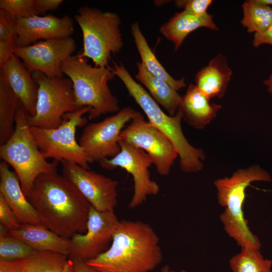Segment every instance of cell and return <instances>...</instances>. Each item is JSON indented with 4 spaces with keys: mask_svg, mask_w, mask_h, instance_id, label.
<instances>
[{
    "mask_svg": "<svg viewBox=\"0 0 272 272\" xmlns=\"http://www.w3.org/2000/svg\"><path fill=\"white\" fill-rule=\"evenodd\" d=\"M27 197L41 224L59 236L70 239L86 231L91 205L63 175L56 172L39 176Z\"/></svg>",
    "mask_w": 272,
    "mask_h": 272,
    "instance_id": "1",
    "label": "cell"
},
{
    "mask_svg": "<svg viewBox=\"0 0 272 272\" xmlns=\"http://www.w3.org/2000/svg\"><path fill=\"white\" fill-rule=\"evenodd\" d=\"M162 258L159 237L148 224L121 220L109 248L86 262L100 272H150Z\"/></svg>",
    "mask_w": 272,
    "mask_h": 272,
    "instance_id": "2",
    "label": "cell"
},
{
    "mask_svg": "<svg viewBox=\"0 0 272 272\" xmlns=\"http://www.w3.org/2000/svg\"><path fill=\"white\" fill-rule=\"evenodd\" d=\"M111 70L122 82L129 95L141 108L148 121L163 133L176 149L181 170L187 173L200 171L205 155L188 142L181 127L182 112L178 109L174 116L165 113L150 94L137 83L121 63L113 62Z\"/></svg>",
    "mask_w": 272,
    "mask_h": 272,
    "instance_id": "3",
    "label": "cell"
},
{
    "mask_svg": "<svg viewBox=\"0 0 272 272\" xmlns=\"http://www.w3.org/2000/svg\"><path fill=\"white\" fill-rule=\"evenodd\" d=\"M271 180L269 173L258 165L239 169L229 177L214 181L219 204L225 208L220 218L228 235L241 248L260 249L261 244L244 218L243 205L246 188L253 182Z\"/></svg>",
    "mask_w": 272,
    "mask_h": 272,
    "instance_id": "4",
    "label": "cell"
},
{
    "mask_svg": "<svg viewBox=\"0 0 272 272\" xmlns=\"http://www.w3.org/2000/svg\"><path fill=\"white\" fill-rule=\"evenodd\" d=\"M63 74L71 80L78 108L89 107L88 118L120 110L118 101L110 90L108 83L115 76L111 67L92 66L79 54L73 55L61 65Z\"/></svg>",
    "mask_w": 272,
    "mask_h": 272,
    "instance_id": "5",
    "label": "cell"
},
{
    "mask_svg": "<svg viewBox=\"0 0 272 272\" xmlns=\"http://www.w3.org/2000/svg\"><path fill=\"white\" fill-rule=\"evenodd\" d=\"M29 114L21 105L15 119V129L10 139L0 146L1 159L14 170L27 196L37 178L56 172L58 161L49 162L39 150L31 132Z\"/></svg>",
    "mask_w": 272,
    "mask_h": 272,
    "instance_id": "6",
    "label": "cell"
},
{
    "mask_svg": "<svg viewBox=\"0 0 272 272\" xmlns=\"http://www.w3.org/2000/svg\"><path fill=\"white\" fill-rule=\"evenodd\" d=\"M83 35V48L79 55L91 59L96 67H108L111 54L123 46L121 19L115 13L84 6L74 16Z\"/></svg>",
    "mask_w": 272,
    "mask_h": 272,
    "instance_id": "7",
    "label": "cell"
},
{
    "mask_svg": "<svg viewBox=\"0 0 272 272\" xmlns=\"http://www.w3.org/2000/svg\"><path fill=\"white\" fill-rule=\"evenodd\" d=\"M91 110L89 107H83L65 114L62 123L55 128L30 126L39 150L46 159L73 162L90 169L89 164L92 163L77 141L76 133L77 127L87 124L84 115Z\"/></svg>",
    "mask_w": 272,
    "mask_h": 272,
    "instance_id": "8",
    "label": "cell"
},
{
    "mask_svg": "<svg viewBox=\"0 0 272 272\" xmlns=\"http://www.w3.org/2000/svg\"><path fill=\"white\" fill-rule=\"evenodd\" d=\"M32 76L38 86L34 115L29 116L30 126L55 128L62 123L65 114L78 108L73 83L68 78L48 77L35 71Z\"/></svg>",
    "mask_w": 272,
    "mask_h": 272,
    "instance_id": "9",
    "label": "cell"
},
{
    "mask_svg": "<svg viewBox=\"0 0 272 272\" xmlns=\"http://www.w3.org/2000/svg\"><path fill=\"white\" fill-rule=\"evenodd\" d=\"M138 112L125 107L101 121L85 126L79 143L92 163L113 158L120 152V133Z\"/></svg>",
    "mask_w": 272,
    "mask_h": 272,
    "instance_id": "10",
    "label": "cell"
},
{
    "mask_svg": "<svg viewBox=\"0 0 272 272\" xmlns=\"http://www.w3.org/2000/svg\"><path fill=\"white\" fill-rule=\"evenodd\" d=\"M120 140L144 151L152 159L157 172L163 176L169 174L178 157L168 138L146 120L139 112L121 131Z\"/></svg>",
    "mask_w": 272,
    "mask_h": 272,
    "instance_id": "11",
    "label": "cell"
},
{
    "mask_svg": "<svg viewBox=\"0 0 272 272\" xmlns=\"http://www.w3.org/2000/svg\"><path fill=\"white\" fill-rule=\"evenodd\" d=\"M120 152L114 157L99 162L104 169L112 170L117 167L125 170L132 175L133 193L129 207L136 208L145 202L148 196L157 194L158 183L151 178L149 170L153 164L150 156L143 150L120 140Z\"/></svg>",
    "mask_w": 272,
    "mask_h": 272,
    "instance_id": "12",
    "label": "cell"
},
{
    "mask_svg": "<svg viewBox=\"0 0 272 272\" xmlns=\"http://www.w3.org/2000/svg\"><path fill=\"white\" fill-rule=\"evenodd\" d=\"M119 222L114 212H100L91 206L86 231L70 238V258L86 262L105 251Z\"/></svg>",
    "mask_w": 272,
    "mask_h": 272,
    "instance_id": "13",
    "label": "cell"
},
{
    "mask_svg": "<svg viewBox=\"0 0 272 272\" xmlns=\"http://www.w3.org/2000/svg\"><path fill=\"white\" fill-rule=\"evenodd\" d=\"M75 39L72 37L39 41L32 45L17 47L14 53L21 58L32 73L40 72L48 77H62L63 62L76 51Z\"/></svg>",
    "mask_w": 272,
    "mask_h": 272,
    "instance_id": "14",
    "label": "cell"
},
{
    "mask_svg": "<svg viewBox=\"0 0 272 272\" xmlns=\"http://www.w3.org/2000/svg\"><path fill=\"white\" fill-rule=\"evenodd\" d=\"M60 163L62 175L76 186L92 207L100 212H114L117 203V181L73 162Z\"/></svg>",
    "mask_w": 272,
    "mask_h": 272,
    "instance_id": "15",
    "label": "cell"
},
{
    "mask_svg": "<svg viewBox=\"0 0 272 272\" xmlns=\"http://www.w3.org/2000/svg\"><path fill=\"white\" fill-rule=\"evenodd\" d=\"M17 47L32 45L41 40L71 37L73 20L68 15L57 17L51 14L34 15L16 20Z\"/></svg>",
    "mask_w": 272,
    "mask_h": 272,
    "instance_id": "16",
    "label": "cell"
},
{
    "mask_svg": "<svg viewBox=\"0 0 272 272\" xmlns=\"http://www.w3.org/2000/svg\"><path fill=\"white\" fill-rule=\"evenodd\" d=\"M0 194L22 224H41L37 212L22 190L17 174L3 161L0 163Z\"/></svg>",
    "mask_w": 272,
    "mask_h": 272,
    "instance_id": "17",
    "label": "cell"
},
{
    "mask_svg": "<svg viewBox=\"0 0 272 272\" xmlns=\"http://www.w3.org/2000/svg\"><path fill=\"white\" fill-rule=\"evenodd\" d=\"M7 81L30 117L34 115L38 86L32 73L15 54L1 67Z\"/></svg>",
    "mask_w": 272,
    "mask_h": 272,
    "instance_id": "18",
    "label": "cell"
},
{
    "mask_svg": "<svg viewBox=\"0 0 272 272\" xmlns=\"http://www.w3.org/2000/svg\"><path fill=\"white\" fill-rule=\"evenodd\" d=\"M8 233L38 252H51L69 256L71 240L59 236L42 224H22Z\"/></svg>",
    "mask_w": 272,
    "mask_h": 272,
    "instance_id": "19",
    "label": "cell"
},
{
    "mask_svg": "<svg viewBox=\"0 0 272 272\" xmlns=\"http://www.w3.org/2000/svg\"><path fill=\"white\" fill-rule=\"evenodd\" d=\"M221 108L220 105L211 102V99L191 84L181 96L178 109L186 123L195 128L202 129L214 120Z\"/></svg>",
    "mask_w": 272,
    "mask_h": 272,
    "instance_id": "20",
    "label": "cell"
},
{
    "mask_svg": "<svg viewBox=\"0 0 272 272\" xmlns=\"http://www.w3.org/2000/svg\"><path fill=\"white\" fill-rule=\"evenodd\" d=\"M232 74L225 56L219 54L197 72L195 76V85L210 99L222 98L226 93Z\"/></svg>",
    "mask_w": 272,
    "mask_h": 272,
    "instance_id": "21",
    "label": "cell"
},
{
    "mask_svg": "<svg viewBox=\"0 0 272 272\" xmlns=\"http://www.w3.org/2000/svg\"><path fill=\"white\" fill-rule=\"evenodd\" d=\"M209 13L198 16L185 11L176 13L160 28V33L173 43L175 50L182 44L186 37L196 29L205 27L212 30L219 29Z\"/></svg>",
    "mask_w": 272,
    "mask_h": 272,
    "instance_id": "22",
    "label": "cell"
},
{
    "mask_svg": "<svg viewBox=\"0 0 272 272\" xmlns=\"http://www.w3.org/2000/svg\"><path fill=\"white\" fill-rule=\"evenodd\" d=\"M67 256L51 252H37L12 261L0 260V272H60L68 262Z\"/></svg>",
    "mask_w": 272,
    "mask_h": 272,
    "instance_id": "23",
    "label": "cell"
},
{
    "mask_svg": "<svg viewBox=\"0 0 272 272\" xmlns=\"http://www.w3.org/2000/svg\"><path fill=\"white\" fill-rule=\"evenodd\" d=\"M138 73L135 78L148 90L151 97L168 113L174 116L177 113L181 96L174 88L166 82L149 73L141 62L137 61Z\"/></svg>",
    "mask_w": 272,
    "mask_h": 272,
    "instance_id": "24",
    "label": "cell"
},
{
    "mask_svg": "<svg viewBox=\"0 0 272 272\" xmlns=\"http://www.w3.org/2000/svg\"><path fill=\"white\" fill-rule=\"evenodd\" d=\"M131 32L141 58V62L146 70L154 77L166 82L177 91L185 87L186 84L184 78L174 79L159 61L150 47L137 22L131 24Z\"/></svg>",
    "mask_w": 272,
    "mask_h": 272,
    "instance_id": "25",
    "label": "cell"
},
{
    "mask_svg": "<svg viewBox=\"0 0 272 272\" xmlns=\"http://www.w3.org/2000/svg\"><path fill=\"white\" fill-rule=\"evenodd\" d=\"M22 104L0 70V145L6 143L15 129V119Z\"/></svg>",
    "mask_w": 272,
    "mask_h": 272,
    "instance_id": "26",
    "label": "cell"
},
{
    "mask_svg": "<svg viewBox=\"0 0 272 272\" xmlns=\"http://www.w3.org/2000/svg\"><path fill=\"white\" fill-rule=\"evenodd\" d=\"M243 17L242 25L248 33H260L272 24V7L259 0L245 1L242 5Z\"/></svg>",
    "mask_w": 272,
    "mask_h": 272,
    "instance_id": "27",
    "label": "cell"
},
{
    "mask_svg": "<svg viewBox=\"0 0 272 272\" xmlns=\"http://www.w3.org/2000/svg\"><path fill=\"white\" fill-rule=\"evenodd\" d=\"M229 265L232 272H272V260L256 249L241 248L230 258Z\"/></svg>",
    "mask_w": 272,
    "mask_h": 272,
    "instance_id": "28",
    "label": "cell"
},
{
    "mask_svg": "<svg viewBox=\"0 0 272 272\" xmlns=\"http://www.w3.org/2000/svg\"><path fill=\"white\" fill-rule=\"evenodd\" d=\"M37 252L23 241L10 235L7 229L1 224V261L20 259L32 255Z\"/></svg>",
    "mask_w": 272,
    "mask_h": 272,
    "instance_id": "29",
    "label": "cell"
},
{
    "mask_svg": "<svg viewBox=\"0 0 272 272\" xmlns=\"http://www.w3.org/2000/svg\"><path fill=\"white\" fill-rule=\"evenodd\" d=\"M0 8L16 20L38 15L35 0H1Z\"/></svg>",
    "mask_w": 272,
    "mask_h": 272,
    "instance_id": "30",
    "label": "cell"
},
{
    "mask_svg": "<svg viewBox=\"0 0 272 272\" xmlns=\"http://www.w3.org/2000/svg\"><path fill=\"white\" fill-rule=\"evenodd\" d=\"M16 20L8 12L0 9V41L17 46Z\"/></svg>",
    "mask_w": 272,
    "mask_h": 272,
    "instance_id": "31",
    "label": "cell"
},
{
    "mask_svg": "<svg viewBox=\"0 0 272 272\" xmlns=\"http://www.w3.org/2000/svg\"><path fill=\"white\" fill-rule=\"evenodd\" d=\"M0 222L1 224L7 230H10L18 229L22 225L1 194H0Z\"/></svg>",
    "mask_w": 272,
    "mask_h": 272,
    "instance_id": "32",
    "label": "cell"
},
{
    "mask_svg": "<svg viewBox=\"0 0 272 272\" xmlns=\"http://www.w3.org/2000/svg\"><path fill=\"white\" fill-rule=\"evenodd\" d=\"M212 3V0H178L175 2V4L184 11L201 16L208 13L207 10Z\"/></svg>",
    "mask_w": 272,
    "mask_h": 272,
    "instance_id": "33",
    "label": "cell"
},
{
    "mask_svg": "<svg viewBox=\"0 0 272 272\" xmlns=\"http://www.w3.org/2000/svg\"><path fill=\"white\" fill-rule=\"evenodd\" d=\"M38 16L45 15L48 11H54L63 3L62 0H35Z\"/></svg>",
    "mask_w": 272,
    "mask_h": 272,
    "instance_id": "34",
    "label": "cell"
},
{
    "mask_svg": "<svg viewBox=\"0 0 272 272\" xmlns=\"http://www.w3.org/2000/svg\"><path fill=\"white\" fill-rule=\"evenodd\" d=\"M272 46V24L265 31L254 33L252 44L254 47H258L262 44Z\"/></svg>",
    "mask_w": 272,
    "mask_h": 272,
    "instance_id": "35",
    "label": "cell"
},
{
    "mask_svg": "<svg viewBox=\"0 0 272 272\" xmlns=\"http://www.w3.org/2000/svg\"><path fill=\"white\" fill-rule=\"evenodd\" d=\"M71 259L73 261L74 272H100L86 261L76 258Z\"/></svg>",
    "mask_w": 272,
    "mask_h": 272,
    "instance_id": "36",
    "label": "cell"
},
{
    "mask_svg": "<svg viewBox=\"0 0 272 272\" xmlns=\"http://www.w3.org/2000/svg\"><path fill=\"white\" fill-rule=\"evenodd\" d=\"M272 63V57H271ZM263 84L267 88L268 92L270 94L272 98V74H270L269 77L263 81Z\"/></svg>",
    "mask_w": 272,
    "mask_h": 272,
    "instance_id": "37",
    "label": "cell"
},
{
    "mask_svg": "<svg viewBox=\"0 0 272 272\" xmlns=\"http://www.w3.org/2000/svg\"><path fill=\"white\" fill-rule=\"evenodd\" d=\"M60 272H74L73 261L71 258H69L68 262Z\"/></svg>",
    "mask_w": 272,
    "mask_h": 272,
    "instance_id": "38",
    "label": "cell"
},
{
    "mask_svg": "<svg viewBox=\"0 0 272 272\" xmlns=\"http://www.w3.org/2000/svg\"><path fill=\"white\" fill-rule=\"evenodd\" d=\"M161 272H187V271L185 269H182L179 271H176L174 270L171 269L169 265H165L164 266H163L161 268Z\"/></svg>",
    "mask_w": 272,
    "mask_h": 272,
    "instance_id": "39",
    "label": "cell"
},
{
    "mask_svg": "<svg viewBox=\"0 0 272 272\" xmlns=\"http://www.w3.org/2000/svg\"><path fill=\"white\" fill-rule=\"evenodd\" d=\"M259 1L263 4L272 6V0H259Z\"/></svg>",
    "mask_w": 272,
    "mask_h": 272,
    "instance_id": "40",
    "label": "cell"
}]
</instances>
